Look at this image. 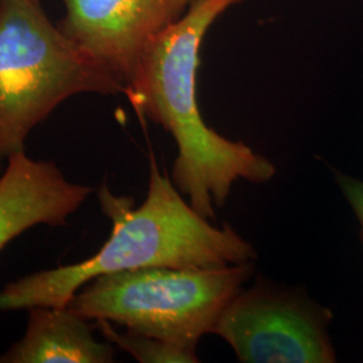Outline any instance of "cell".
Masks as SVG:
<instances>
[{
	"label": "cell",
	"mask_w": 363,
	"mask_h": 363,
	"mask_svg": "<svg viewBox=\"0 0 363 363\" xmlns=\"http://www.w3.org/2000/svg\"><path fill=\"white\" fill-rule=\"evenodd\" d=\"M244 0H194L181 19L145 48L125 96L139 115L171 133L178 147L171 181L202 217L213 220L223 208L234 182L271 181L276 169L242 142L211 130L199 112L196 72L208 28Z\"/></svg>",
	"instance_id": "1"
},
{
	"label": "cell",
	"mask_w": 363,
	"mask_h": 363,
	"mask_svg": "<svg viewBox=\"0 0 363 363\" xmlns=\"http://www.w3.org/2000/svg\"><path fill=\"white\" fill-rule=\"evenodd\" d=\"M100 203L111 218V237L91 259L27 274L0 289V311L65 307L96 277L150 267L220 268L253 262L255 247L225 223L217 228L196 213L151 156L145 201L101 187Z\"/></svg>",
	"instance_id": "2"
},
{
	"label": "cell",
	"mask_w": 363,
	"mask_h": 363,
	"mask_svg": "<svg viewBox=\"0 0 363 363\" xmlns=\"http://www.w3.org/2000/svg\"><path fill=\"white\" fill-rule=\"evenodd\" d=\"M125 91L52 25L40 4L0 1V169L25 151L30 132L67 99Z\"/></svg>",
	"instance_id": "3"
},
{
	"label": "cell",
	"mask_w": 363,
	"mask_h": 363,
	"mask_svg": "<svg viewBox=\"0 0 363 363\" xmlns=\"http://www.w3.org/2000/svg\"><path fill=\"white\" fill-rule=\"evenodd\" d=\"M253 262L220 268L150 267L104 274L82 286L69 307L88 320L195 350L242 289Z\"/></svg>",
	"instance_id": "4"
},
{
	"label": "cell",
	"mask_w": 363,
	"mask_h": 363,
	"mask_svg": "<svg viewBox=\"0 0 363 363\" xmlns=\"http://www.w3.org/2000/svg\"><path fill=\"white\" fill-rule=\"evenodd\" d=\"M331 318L306 295L259 283L232 298L213 334L230 345L240 362L333 363Z\"/></svg>",
	"instance_id": "5"
},
{
	"label": "cell",
	"mask_w": 363,
	"mask_h": 363,
	"mask_svg": "<svg viewBox=\"0 0 363 363\" xmlns=\"http://www.w3.org/2000/svg\"><path fill=\"white\" fill-rule=\"evenodd\" d=\"M60 28L77 48L128 86L152 39L179 21L190 0H62Z\"/></svg>",
	"instance_id": "6"
},
{
	"label": "cell",
	"mask_w": 363,
	"mask_h": 363,
	"mask_svg": "<svg viewBox=\"0 0 363 363\" xmlns=\"http://www.w3.org/2000/svg\"><path fill=\"white\" fill-rule=\"evenodd\" d=\"M91 191L67 181L54 162L25 151L11 156L0 175V252L34 226H64Z\"/></svg>",
	"instance_id": "7"
},
{
	"label": "cell",
	"mask_w": 363,
	"mask_h": 363,
	"mask_svg": "<svg viewBox=\"0 0 363 363\" xmlns=\"http://www.w3.org/2000/svg\"><path fill=\"white\" fill-rule=\"evenodd\" d=\"M23 337L0 355V363H109L115 349L94 337L96 327L69 306L30 308Z\"/></svg>",
	"instance_id": "8"
},
{
	"label": "cell",
	"mask_w": 363,
	"mask_h": 363,
	"mask_svg": "<svg viewBox=\"0 0 363 363\" xmlns=\"http://www.w3.org/2000/svg\"><path fill=\"white\" fill-rule=\"evenodd\" d=\"M94 327L101 331L108 342L121 350L127 351L136 361L142 363H194L198 362L195 350L184 349L157 337L142 334L127 333L121 334L108 320H94Z\"/></svg>",
	"instance_id": "9"
},
{
	"label": "cell",
	"mask_w": 363,
	"mask_h": 363,
	"mask_svg": "<svg viewBox=\"0 0 363 363\" xmlns=\"http://www.w3.org/2000/svg\"><path fill=\"white\" fill-rule=\"evenodd\" d=\"M335 181L359 223V235L363 244V181L335 171Z\"/></svg>",
	"instance_id": "10"
},
{
	"label": "cell",
	"mask_w": 363,
	"mask_h": 363,
	"mask_svg": "<svg viewBox=\"0 0 363 363\" xmlns=\"http://www.w3.org/2000/svg\"><path fill=\"white\" fill-rule=\"evenodd\" d=\"M31 1H34V3H38V4H40V0H31Z\"/></svg>",
	"instance_id": "11"
},
{
	"label": "cell",
	"mask_w": 363,
	"mask_h": 363,
	"mask_svg": "<svg viewBox=\"0 0 363 363\" xmlns=\"http://www.w3.org/2000/svg\"><path fill=\"white\" fill-rule=\"evenodd\" d=\"M190 1H191V3H193V1H194V0H190Z\"/></svg>",
	"instance_id": "12"
},
{
	"label": "cell",
	"mask_w": 363,
	"mask_h": 363,
	"mask_svg": "<svg viewBox=\"0 0 363 363\" xmlns=\"http://www.w3.org/2000/svg\"><path fill=\"white\" fill-rule=\"evenodd\" d=\"M0 1H1V0H0Z\"/></svg>",
	"instance_id": "13"
}]
</instances>
